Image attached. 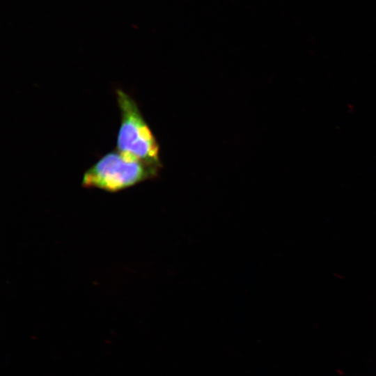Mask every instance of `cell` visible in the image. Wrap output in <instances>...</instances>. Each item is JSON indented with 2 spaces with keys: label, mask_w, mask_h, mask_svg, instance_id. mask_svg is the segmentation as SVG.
Wrapping results in <instances>:
<instances>
[{
  "label": "cell",
  "mask_w": 376,
  "mask_h": 376,
  "mask_svg": "<svg viewBox=\"0 0 376 376\" xmlns=\"http://www.w3.org/2000/svg\"><path fill=\"white\" fill-rule=\"evenodd\" d=\"M120 113L116 150L122 155L159 166V146L135 100L123 90L116 91Z\"/></svg>",
  "instance_id": "6da1fadb"
},
{
  "label": "cell",
  "mask_w": 376,
  "mask_h": 376,
  "mask_svg": "<svg viewBox=\"0 0 376 376\" xmlns=\"http://www.w3.org/2000/svg\"><path fill=\"white\" fill-rule=\"evenodd\" d=\"M157 167L116 150L104 155L84 173L82 186L116 192L155 177Z\"/></svg>",
  "instance_id": "7a4b0ae2"
}]
</instances>
